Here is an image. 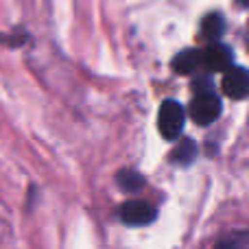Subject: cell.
I'll return each mask as SVG.
<instances>
[{"label": "cell", "mask_w": 249, "mask_h": 249, "mask_svg": "<svg viewBox=\"0 0 249 249\" xmlns=\"http://www.w3.org/2000/svg\"><path fill=\"white\" fill-rule=\"evenodd\" d=\"M225 33V18L221 13H208L201 20V35L208 42H219Z\"/></svg>", "instance_id": "obj_7"}, {"label": "cell", "mask_w": 249, "mask_h": 249, "mask_svg": "<svg viewBox=\"0 0 249 249\" xmlns=\"http://www.w3.org/2000/svg\"><path fill=\"white\" fill-rule=\"evenodd\" d=\"M158 219V210L151 206L149 201H140V199H131V201L123 203L121 208V221L131 228H142L149 225Z\"/></svg>", "instance_id": "obj_3"}, {"label": "cell", "mask_w": 249, "mask_h": 249, "mask_svg": "<svg viewBox=\"0 0 249 249\" xmlns=\"http://www.w3.org/2000/svg\"><path fill=\"white\" fill-rule=\"evenodd\" d=\"M203 66L212 72H225L232 66V51L221 42H210V46L203 51Z\"/></svg>", "instance_id": "obj_5"}, {"label": "cell", "mask_w": 249, "mask_h": 249, "mask_svg": "<svg viewBox=\"0 0 249 249\" xmlns=\"http://www.w3.org/2000/svg\"><path fill=\"white\" fill-rule=\"evenodd\" d=\"M203 66V51L199 48H186V51L177 53L173 59V70L177 74H193Z\"/></svg>", "instance_id": "obj_6"}, {"label": "cell", "mask_w": 249, "mask_h": 249, "mask_svg": "<svg viewBox=\"0 0 249 249\" xmlns=\"http://www.w3.org/2000/svg\"><path fill=\"white\" fill-rule=\"evenodd\" d=\"M190 118L201 127H208L221 116V99L212 92H201L190 101Z\"/></svg>", "instance_id": "obj_2"}, {"label": "cell", "mask_w": 249, "mask_h": 249, "mask_svg": "<svg viewBox=\"0 0 249 249\" xmlns=\"http://www.w3.org/2000/svg\"><path fill=\"white\" fill-rule=\"evenodd\" d=\"M219 247H249V232H234L219 241Z\"/></svg>", "instance_id": "obj_10"}, {"label": "cell", "mask_w": 249, "mask_h": 249, "mask_svg": "<svg viewBox=\"0 0 249 249\" xmlns=\"http://www.w3.org/2000/svg\"><path fill=\"white\" fill-rule=\"evenodd\" d=\"M195 158H197V144L193 140H184L181 144H177V149L171 155V160L179 166H190L195 162Z\"/></svg>", "instance_id": "obj_9"}, {"label": "cell", "mask_w": 249, "mask_h": 249, "mask_svg": "<svg viewBox=\"0 0 249 249\" xmlns=\"http://www.w3.org/2000/svg\"><path fill=\"white\" fill-rule=\"evenodd\" d=\"M116 184L121 186V190L124 193L133 195V193H140L144 188V177L140 175L138 171H131V168H124L116 175Z\"/></svg>", "instance_id": "obj_8"}, {"label": "cell", "mask_w": 249, "mask_h": 249, "mask_svg": "<svg viewBox=\"0 0 249 249\" xmlns=\"http://www.w3.org/2000/svg\"><path fill=\"white\" fill-rule=\"evenodd\" d=\"M184 123H186L184 105L177 103L175 99L164 101L158 114V127L164 140H171V142L177 140L181 136V131H184Z\"/></svg>", "instance_id": "obj_1"}, {"label": "cell", "mask_w": 249, "mask_h": 249, "mask_svg": "<svg viewBox=\"0 0 249 249\" xmlns=\"http://www.w3.org/2000/svg\"><path fill=\"white\" fill-rule=\"evenodd\" d=\"M223 92L230 99H247L249 96V72L241 66H230L223 77Z\"/></svg>", "instance_id": "obj_4"}, {"label": "cell", "mask_w": 249, "mask_h": 249, "mask_svg": "<svg viewBox=\"0 0 249 249\" xmlns=\"http://www.w3.org/2000/svg\"><path fill=\"white\" fill-rule=\"evenodd\" d=\"M238 2H241L243 7H249V0H238Z\"/></svg>", "instance_id": "obj_11"}]
</instances>
